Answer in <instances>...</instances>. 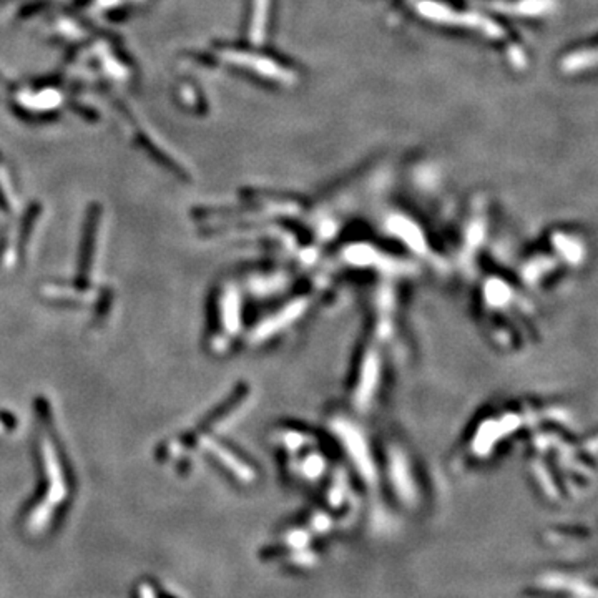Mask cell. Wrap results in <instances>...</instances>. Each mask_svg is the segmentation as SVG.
<instances>
[{"label":"cell","instance_id":"obj_3","mask_svg":"<svg viewBox=\"0 0 598 598\" xmlns=\"http://www.w3.org/2000/svg\"><path fill=\"white\" fill-rule=\"evenodd\" d=\"M383 466L385 482L395 496L406 502L409 507L414 506L421 497V482H419L417 464L411 451L401 441L390 439L383 449Z\"/></svg>","mask_w":598,"mask_h":598},{"label":"cell","instance_id":"obj_1","mask_svg":"<svg viewBox=\"0 0 598 598\" xmlns=\"http://www.w3.org/2000/svg\"><path fill=\"white\" fill-rule=\"evenodd\" d=\"M326 424L329 436L344 454L348 466L358 474L365 486H378L380 476L379 459L375 457L369 436L353 414L336 411L328 417Z\"/></svg>","mask_w":598,"mask_h":598},{"label":"cell","instance_id":"obj_6","mask_svg":"<svg viewBox=\"0 0 598 598\" xmlns=\"http://www.w3.org/2000/svg\"><path fill=\"white\" fill-rule=\"evenodd\" d=\"M311 304H313L311 294H296L294 298L286 301L279 309L273 311L268 318H265V321L258 323L255 333H251V341L255 339L256 343H263V341L273 339L276 336L283 334V331L299 323L301 318L309 311Z\"/></svg>","mask_w":598,"mask_h":598},{"label":"cell","instance_id":"obj_2","mask_svg":"<svg viewBox=\"0 0 598 598\" xmlns=\"http://www.w3.org/2000/svg\"><path fill=\"white\" fill-rule=\"evenodd\" d=\"M383 343L375 338L365 341L361 348L351 385L348 401L354 414L364 416L373 411L378 402L379 393L384 383V354Z\"/></svg>","mask_w":598,"mask_h":598},{"label":"cell","instance_id":"obj_5","mask_svg":"<svg viewBox=\"0 0 598 598\" xmlns=\"http://www.w3.org/2000/svg\"><path fill=\"white\" fill-rule=\"evenodd\" d=\"M241 289L235 283H225L216 299V319L211 333L215 349L225 351L241 334Z\"/></svg>","mask_w":598,"mask_h":598},{"label":"cell","instance_id":"obj_11","mask_svg":"<svg viewBox=\"0 0 598 598\" xmlns=\"http://www.w3.org/2000/svg\"><path fill=\"white\" fill-rule=\"evenodd\" d=\"M273 442L278 451L284 456H291L303 449L319 442L318 436L309 429L301 426H281L273 434Z\"/></svg>","mask_w":598,"mask_h":598},{"label":"cell","instance_id":"obj_9","mask_svg":"<svg viewBox=\"0 0 598 598\" xmlns=\"http://www.w3.org/2000/svg\"><path fill=\"white\" fill-rule=\"evenodd\" d=\"M550 253L555 256V258L560 261L562 266H568V268H580L587 263V243L583 241L580 236H575L572 233H563V231H557L550 236Z\"/></svg>","mask_w":598,"mask_h":598},{"label":"cell","instance_id":"obj_7","mask_svg":"<svg viewBox=\"0 0 598 598\" xmlns=\"http://www.w3.org/2000/svg\"><path fill=\"white\" fill-rule=\"evenodd\" d=\"M284 466L294 481L316 484L323 481L329 472V456L321 447V442L303 449V451L284 456Z\"/></svg>","mask_w":598,"mask_h":598},{"label":"cell","instance_id":"obj_10","mask_svg":"<svg viewBox=\"0 0 598 598\" xmlns=\"http://www.w3.org/2000/svg\"><path fill=\"white\" fill-rule=\"evenodd\" d=\"M560 266V261L550 251H538V253L528 256L525 263L520 266V276L527 284L537 288V286L545 284Z\"/></svg>","mask_w":598,"mask_h":598},{"label":"cell","instance_id":"obj_4","mask_svg":"<svg viewBox=\"0 0 598 598\" xmlns=\"http://www.w3.org/2000/svg\"><path fill=\"white\" fill-rule=\"evenodd\" d=\"M341 263L348 268L368 269L383 276V279H401L416 273V263L399 258L368 243H351L338 253Z\"/></svg>","mask_w":598,"mask_h":598},{"label":"cell","instance_id":"obj_8","mask_svg":"<svg viewBox=\"0 0 598 598\" xmlns=\"http://www.w3.org/2000/svg\"><path fill=\"white\" fill-rule=\"evenodd\" d=\"M385 228L390 233L393 238H395L406 248L412 256L419 260L431 261L436 253H432L431 245L422 233V230L402 215H390L388 218V223H384Z\"/></svg>","mask_w":598,"mask_h":598}]
</instances>
